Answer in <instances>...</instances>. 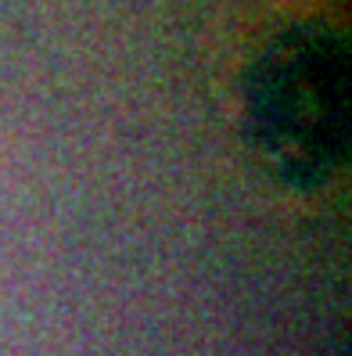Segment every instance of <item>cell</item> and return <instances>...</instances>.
<instances>
[{
	"label": "cell",
	"mask_w": 352,
	"mask_h": 356,
	"mask_svg": "<svg viewBox=\"0 0 352 356\" xmlns=\"http://www.w3.org/2000/svg\"><path fill=\"white\" fill-rule=\"evenodd\" d=\"M4 4H11V0H0V8H4Z\"/></svg>",
	"instance_id": "7a4b0ae2"
},
{
	"label": "cell",
	"mask_w": 352,
	"mask_h": 356,
	"mask_svg": "<svg viewBox=\"0 0 352 356\" xmlns=\"http://www.w3.org/2000/svg\"><path fill=\"white\" fill-rule=\"evenodd\" d=\"M349 54L330 26L295 22L262 44L244 79V134L287 191H320L349 159Z\"/></svg>",
	"instance_id": "6da1fadb"
}]
</instances>
